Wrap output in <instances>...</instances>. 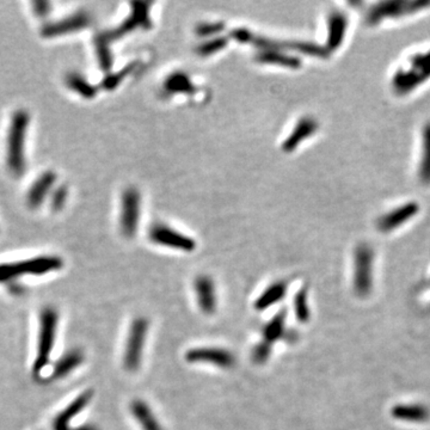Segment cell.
<instances>
[{"mask_svg":"<svg viewBox=\"0 0 430 430\" xmlns=\"http://www.w3.org/2000/svg\"><path fill=\"white\" fill-rule=\"evenodd\" d=\"M64 267V261L57 256H39L24 261L8 262L0 265V283H11L24 275L49 274Z\"/></svg>","mask_w":430,"mask_h":430,"instance_id":"7a4b0ae2","label":"cell"},{"mask_svg":"<svg viewBox=\"0 0 430 430\" xmlns=\"http://www.w3.org/2000/svg\"><path fill=\"white\" fill-rule=\"evenodd\" d=\"M57 182V174L54 171H44V174L36 179L34 184L26 194V204L31 209H36L44 204L46 197L51 192Z\"/></svg>","mask_w":430,"mask_h":430,"instance_id":"9a60e30c","label":"cell"},{"mask_svg":"<svg viewBox=\"0 0 430 430\" xmlns=\"http://www.w3.org/2000/svg\"><path fill=\"white\" fill-rule=\"evenodd\" d=\"M91 24V17L87 12H78L62 18L60 21L47 23L41 29V35L46 39H54L60 36L70 35L74 33L84 30Z\"/></svg>","mask_w":430,"mask_h":430,"instance_id":"30bf717a","label":"cell"},{"mask_svg":"<svg viewBox=\"0 0 430 430\" xmlns=\"http://www.w3.org/2000/svg\"><path fill=\"white\" fill-rule=\"evenodd\" d=\"M318 129V122L312 118H305L300 120L296 128L293 129L288 139L283 143V151L291 152L299 146L301 141L310 138Z\"/></svg>","mask_w":430,"mask_h":430,"instance_id":"ac0fdd59","label":"cell"},{"mask_svg":"<svg viewBox=\"0 0 430 430\" xmlns=\"http://www.w3.org/2000/svg\"><path fill=\"white\" fill-rule=\"evenodd\" d=\"M67 196H69V189L65 186H60L57 190L53 192L51 204H52V208L54 212H59L65 206Z\"/></svg>","mask_w":430,"mask_h":430,"instance_id":"836d02e7","label":"cell"},{"mask_svg":"<svg viewBox=\"0 0 430 430\" xmlns=\"http://www.w3.org/2000/svg\"><path fill=\"white\" fill-rule=\"evenodd\" d=\"M420 212V206L416 202H405L400 204L393 209H390L386 213L382 214L377 222V227L382 233H390L403 226L406 222L418 215Z\"/></svg>","mask_w":430,"mask_h":430,"instance_id":"8fae6325","label":"cell"},{"mask_svg":"<svg viewBox=\"0 0 430 430\" xmlns=\"http://www.w3.org/2000/svg\"><path fill=\"white\" fill-rule=\"evenodd\" d=\"M374 251L368 244H360L354 255V291L361 298L370 296L373 287Z\"/></svg>","mask_w":430,"mask_h":430,"instance_id":"5b68a950","label":"cell"},{"mask_svg":"<svg viewBox=\"0 0 430 430\" xmlns=\"http://www.w3.org/2000/svg\"><path fill=\"white\" fill-rule=\"evenodd\" d=\"M133 69H134V65H128L127 67H125L123 70L118 72V73L108 75V77L103 80L102 87H105V90H113V89L118 87V84L121 83L123 78H126L127 75L131 73Z\"/></svg>","mask_w":430,"mask_h":430,"instance_id":"1f68e13d","label":"cell"},{"mask_svg":"<svg viewBox=\"0 0 430 430\" xmlns=\"http://www.w3.org/2000/svg\"><path fill=\"white\" fill-rule=\"evenodd\" d=\"M286 312L281 311L274 318L267 323L263 329V341L267 343L273 344L286 336Z\"/></svg>","mask_w":430,"mask_h":430,"instance_id":"484cf974","label":"cell"},{"mask_svg":"<svg viewBox=\"0 0 430 430\" xmlns=\"http://www.w3.org/2000/svg\"><path fill=\"white\" fill-rule=\"evenodd\" d=\"M285 44V48L288 49H294L300 53H304L307 55H314V57H328V49L326 48L319 47L316 44H309V42H289Z\"/></svg>","mask_w":430,"mask_h":430,"instance_id":"f546056e","label":"cell"},{"mask_svg":"<svg viewBox=\"0 0 430 430\" xmlns=\"http://www.w3.org/2000/svg\"><path fill=\"white\" fill-rule=\"evenodd\" d=\"M129 408H131L132 415L134 416L143 430H164L153 413L152 409L148 406L146 402L134 400L132 402Z\"/></svg>","mask_w":430,"mask_h":430,"instance_id":"44dd1931","label":"cell"},{"mask_svg":"<svg viewBox=\"0 0 430 430\" xmlns=\"http://www.w3.org/2000/svg\"><path fill=\"white\" fill-rule=\"evenodd\" d=\"M430 6L429 1H410V0H393L382 1L370 8L367 13V23L370 26H377L387 18H400L413 15L424 8Z\"/></svg>","mask_w":430,"mask_h":430,"instance_id":"52a82bcc","label":"cell"},{"mask_svg":"<svg viewBox=\"0 0 430 430\" xmlns=\"http://www.w3.org/2000/svg\"><path fill=\"white\" fill-rule=\"evenodd\" d=\"M293 306H294V313L296 317L300 323H307L311 317V311L309 306V291L307 288L304 287L301 288L293 300Z\"/></svg>","mask_w":430,"mask_h":430,"instance_id":"83f0119b","label":"cell"},{"mask_svg":"<svg viewBox=\"0 0 430 430\" xmlns=\"http://www.w3.org/2000/svg\"><path fill=\"white\" fill-rule=\"evenodd\" d=\"M95 44L96 48H97V57H98L102 70H110V67L113 65V57H111V52H110V41L107 39L105 33L96 36Z\"/></svg>","mask_w":430,"mask_h":430,"instance_id":"f1b7e54d","label":"cell"},{"mask_svg":"<svg viewBox=\"0 0 430 430\" xmlns=\"http://www.w3.org/2000/svg\"><path fill=\"white\" fill-rule=\"evenodd\" d=\"M418 179L423 184L430 186V122L422 129L421 152L418 161Z\"/></svg>","mask_w":430,"mask_h":430,"instance_id":"7402d4cb","label":"cell"},{"mask_svg":"<svg viewBox=\"0 0 430 430\" xmlns=\"http://www.w3.org/2000/svg\"><path fill=\"white\" fill-rule=\"evenodd\" d=\"M33 6H34V11H35L36 15L39 17H44L51 12V3H48V1H35V3H33Z\"/></svg>","mask_w":430,"mask_h":430,"instance_id":"d590c367","label":"cell"},{"mask_svg":"<svg viewBox=\"0 0 430 430\" xmlns=\"http://www.w3.org/2000/svg\"><path fill=\"white\" fill-rule=\"evenodd\" d=\"M59 313L52 306L44 307L39 313V342L34 361V374L39 375L49 364L52 355L55 334H57Z\"/></svg>","mask_w":430,"mask_h":430,"instance_id":"3957f363","label":"cell"},{"mask_svg":"<svg viewBox=\"0 0 430 430\" xmlns=\"http://www.w3.org/2000/svg\"><path fill=\"white\" fill-rule=\"evenodd\" d=\"M84 359H85L84 357V352L80 349H78V348L70 349L54 365L52 373L53 378H65V377L72 373L75 368H78L79 366L83 364Z\"/></svg>","mask_w":430,"mask_h":430,"instance_id":"d6986e66","label":"cell"},{"mask_svg":"<svg viewBox=\"0 0 430 430\" xmlns=\"http://www.w3.org/2000/svg\"><path fill=\"white\" fill-rule=\"evenodd\" d=\"M65 84L71 91L82 96L83 98H87V100H91L97 95V87L92 85L84 77L83 74L78 73V72H70V73L66 74Z\"/></svg>","mask_w":430,"mask_h":430,"instance_id":"cb8c5ba5","label":"cell"},{"mask_svg":"<svg viewBox=\"0 0 430 430\" xmlns=\"http://www.w3.org/2000/svg\"><path fill=\"white\" fill-rule=\"evenodd\" d=\"M150 5L151 3H146V1L132 3L133 10H132L129 17L127 18L126 21L122 23L121 26H118L115 30L105 33L107 39L111 42L115 39H120L122 36L129 34L131 31L135 30L139 26L145 28V29L150 28L151 26V21H150V16H148Z\"/></svg>","mask_w":430,"mask_h":430,"instance_id":"7c38bea8","label":"cell"},{"mask_svg":"<svg viewBox=\"0 0 430 430\" xmlns=\"http://www.w3.org/2000/svg\"><path fill=\"white\" fill-rule=\"evenodd\" d=\"M71 430H100V428L96 427L95 424L87 423V424H82V426L75 427V428H71Z\"/></svg>","mask_w":430,"mask_h":430,"instance_id":"8d00e7d4","label":"cell"},{"mask_svg":"<svg viewBox=\"0 0 430 430\" xmlns=\"http://www.w3.org/2000/svg\"><path fill=\"white\" fill-rule=\"evenodd\" d=\"M429 78L430 52L420 53L410 59L408 70H400L395 74L393 87L400 93H406Z\"/></svg>","mask_w":430,"mask_h":430,"instance_id":"277c9868","label":"cell"},{"mask_svg":"<svg viewBox=\"0 0 430 430\" xmlns=\"http://www.w3.org/2000/svg\"><path fill=\"white\" fill-rule=\"evenodd\" d=\"M257 60L263 64L285 66L289 69H299L301 66V61L298 57L287 55L280 52V49H262V52L257 55Z\"/></svg>","mask_w":430,"mask_h":430,"instance_id":"d4e9b609","label":"cell"},{"mask_svg":"<svg viewBox=\"0 0 430 430\" xmlns=\"http://www.w3.org/2000/svg\"><path fill=\"white\" fill-rule=\"evenodd\" d=\"M93 393L91 390L84 391L79 395L69 406H66L60 413H57L53 421V430H71V421L87 408L91 402Z\"/></svg>","mask_w":430,"mask_h":430,"instance_id":"5bb4252c","label":"cell"},{"mask_svg":"<svg viewBox=\"0 0 430 430\" xmlns=\"http://www.w3.org/2000/svg\"><path fill=\"white\" fill-rule=\"evenodd\" d=\"M273 346L262 341L261 343H257L256 347L252 350V360L256 365H265L267 361L269 360L271 355Z\"/></svg>","mask_w":430,"mask_h":430,"instance_id":"4dcf8cb0","label":"cell"},{"mask_svg":"<svg viewBox=\"0 0 430 430\" xmlns=\"http://www.w3.org/2000/svg\"><path fill=\"white\" fill-rule=\"evenodd\" d=\"M287 289L288 285L286 281H278L270 285L261 296L257 298L255 301V309L257 311H265L271 307L273 305L278 304L286 296Z\"/></svg>","mask_w":430,"mask_h":430,"instance_id":"603a6c76","label":"cell"},{"mask_svg":"<svg viewBox=\"0 0 430 430\" xmlns=\"http://www.w3.org/2000/svg\"><path fill=\"white\" fill-rule=\"evenodd\" d=\"M148 328L150 323L143 317L135 318L132 323L131 329L128 332L126 349L123 354V367L128 372H135L139 370L143 360V352L145 343L147 339Z\"/></svg>","mask_w":430,"mask_h":430,"instance_id":"8992f818","label":"cell"},{"mask_svg":"<svg viewBox=\"0 0 430 430\" xmlns=\"http://www.w3.org/2000/svg\"><path fill=\"white\" fill-rule=\"evenodd\" d=\"M393 418L409 423H424L430 418L429 409L423 404H398L391 410Z\"/></svg>","mask_w":430,"mask_h":430,"instance_id":"e0dca14e","label":"cell"},{"mask_svg":"<svg viewBox=\"0 0 430 430\" xmlns=\"http://www.w3.org/2000/svg\"><path fill=\"white\" fill-rule=\"evenodd\" d=\"M186 360L189 364H208L220 368H232L235 365V357L226 349L217 347H197L186 352Z\"/></svg>","mask_w":430,"mask_h":430,"instance_id":"9c48e42d","label":"cell"},{"mask_svg":"<svg viewBox=\"0 0 430 430\" xmlns=\"http://www.w3.org/2000/svg\"><path fill=\"white\" fill-rule=\"evenodd\" d=\"M347 17L342 12H332L329 17V33H328V51H334L342 44L346 30H347Z\"/></svg>","mask_w":430,"mask_h":430,"instance_id":"ffe728a7","label":"cell"},{"mask_svg":"<svg viewBox=\"0 0 430 430\" xmlns=\"http://www.w3.org/2000/svg\"><path fill=\"white\" fill-rule=\"evenodd\" d=\"M197 304L204 314H213L217 310V293L213 280L207 275H201L195 280Z\"/></svg>","mask_w":430,"mask_h":430,"instance_id":"2e32d148","label":"cell"},{"mask_svg":"<svg viewBox=\"0 0 430 430\" xmlns=\"http://www.w3.org/2000/svg\"><path fill=\"white\" fill-rule=\"evenodd\" d=\"M140 217V195L135 188H128L121 200L120 226L122 233L131 238L136 233Z\"/></svg>","mask_w":430,"mask_h":430,"instance_id":"ba28073f","label":"cell"},{"mask_svg":"<svg viewBox=\"0 0 430 430\" xmlns=\"http://www.w3.org/2000/svg\"><path fill=\"white\" fill-rule=\"evenodd\" d=\"M227 44V39H224V37H220V39H210L208 42H206V44H202L199 47V53H200L201 55H204V57H207V55H210V54H214V53H217V51H220L222 48L225 47Z\"/></svg>","mask_w":430,"mask_h":430,"instance_id":"d6a6232c","label":"cell"},{"mask_svg":"<svg viewBox=\"0 0 430 430\" xmlns=\"http://www.w3.org/2000/svg\"><path fill=\"white\" fill-rule=\"evenodd\" d=\"M150 238L153 243L159 244L163 247L176 249L181 251H194L196 243L194 239L182 235L177 231L172 230L165 225H156L150 231Z\"/></svg>","mask_w":430,"mask_h":430,"instance_id":"4fadbf2b","label":"cell"},{"mask_svg":"<svg viewBox=\"0 0 430 430\" xmlns=\"http://www.w3.org/2000/svg\"><path fill=\"white\" fill-rule=\"evenodd\" d=\"M165 90L169 93H191L195 91L194 84L191 83L190 79L187 74L183 72H176L169 75L166 79Z\"/></svg>","mask_w":430,"mask_h":430,"instance_id":"4316f807","label":"cell"},{"mask_svg":"<svg viewBox=\"0 0 430 430\" xmlns=\"http://www.w3.org/2000/svg\"><path fill=\"white\" fill-rule=\"evenodd\" d=\"M224 26L220 23H215V24H204V26H199L197 28V34L201 36H209L217 34L219 31L222 30Z\"/></svg>","mask_w":430,"mask_h":430,"instance_id":"e575fe53","label":"cell"},{"mask_svg":"<svg viewBox=\"0 0 430 430\" xmlns=\"http://www.w3.org/2000/svg\"><path fill=\"white\" fill-rule=\"evenodd\" d=\"M30 125V115L19 109L13 113L6 136V166L10 174L21 177L26 170V132Z\"/></svg>","mask_w":430,"mask_h":430,"instance_id":"6da1fadb","label":"cell"}]
</instances>
